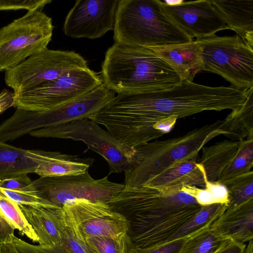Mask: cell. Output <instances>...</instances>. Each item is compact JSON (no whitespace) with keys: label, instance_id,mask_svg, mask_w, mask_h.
<instances>
[{"label":"cell","instance_id":"39","mask_svg":"<svg viewBox=\"0 0 253 253\" xmlns=\"http://www.w3.org/2000/svg\"><path fill=\"white\" fill-rule=\"evenodd\" d=\"M14 93L7 89L2 90L0 93V114L6 109L13 106Z\"/></svg>","mask_w":253,"mask_h":253},{"label":"cell","instance_id":"6","mask_svg":"<svg viewBox=\"0 0 253 253\" xmlns=\"http://www.w3.org/2000/svg\"><path fill=\"white\" fill-rule=\"evenodd\" d=\"M115 96L103 84L88 93L53 109L33 111L17 108L0 125V141H12L33 130L55 126L88 118Z\"/></svg>","mask_w":253,"mask_h":253},{"label":"cell","instance_id":"43","mask_svg":"<svg viewBox=\"0 0 253 253\" xmlns=\"http://www.w3.org/2000/svg\"><path fill=\"white\" fill-rule=\"evenodd\" d=\"M3 244L0 242V253H1V248Z\"/></svg>","mask_w":253,"mask_h":253},{"label":"cell","instance_id":"42","mask_svg":"<svg viewBox=\"0 0 253 253\" xmlns=\"http://www.w3.org/2000/svg\"><path fill=\"white\" fill-rule=\"evenodd\" d=\"M244 253H253V240L249 241L248 245H246Z\"/></svg>","mask_w":253,"mask_h":253},{"label":"cell","instance_id":"40","mask_svg":"<svg viewBox=\"0 0 253 253\" xmlns=\"http://www.w3.org/2000/svg\"><path fill=\"white\" fill-rule=\"evenodd\" d=\"M246 246L245 243L230 241L216 253H244Z\"/></svg>","mask_w":253,"mask_h":253},{"label":"cell","instance_id":"7","mask_svg":"<svg viewBox=\"0 0 253 253\" xmlns=\"http://www.w3.org/2000/svg\"><path fill=\"white\" fill-rule=\"evenodd\" d=\"M201 48L203 71L218 74L238 89L253 87V46L237 35L196 40Z\"/></svg>","mask_w":253,"mask_h":253},{"label":"cell","instance_id":"27","mask_svg":"<svg viewBox=\"0 0 253 253\" xmlns=\"http://www.w3.org/2000/svg\"><path fill=\"white\" fill-rule=\"evenodd\" d=\"M225 186L228 192L226 208L237 206L253 199V171L218 182Z\"/></svg>","mask_w":253,"mask_h":253},{"label":"cell","instance_id":"9","mask_svg":"<svg viewBox=\"0 0 253 253\" xmlns=\"http://www.w3.org/2000/svg\"><path fill=\"white\" fill-rule=\"evenodd\" d=\"M29 134L37 137L82 141L88 149L99 154L107 161L109 174L122 172L129 169L135 151V149L121 144L107 130L88 118L33 130Z\"/></svg>","mask_w":253,"mask_h":253},{"label":"cell","instance_id":"26","mask_svg":"<svg viewBox=\"0 0 253 253\" xmlns=\"http://www.w3.org/2000/svg\"><path fill=\"white\" fill-rule=\"evenodd\" d=\"M226 208L225 204L202 206L200 210L170 239L169 242L186 238L204 228L211 226Z\"/></svg>","mask_w":253,"mask_h":253},{"label":"cell","instance_id":"31","mask_svg":"<svg viewBox=\"0 0 253 253\" xmlns=\"http://www.w3.org/2000/svg\"><path fill=\"white\" fill-rule=\"evenodd\" d=\"M182 191L195 198L201 206L228 203V192L225 186L217 181H207L204 188L186 186Z\"/></svg>","mask_w":253,"mask_h":253},{"label":"cell","instance_id":"10","mask_svg":"<svg viewBox=\"0 0 253 253\" xmlns=\"http://www.w3.org/2000/svg\"><path fill=\"white\" fill-rule=\"evenodd\" d=\"M103 84L101 76L89 67L14 93L13 107L33 111H46L82 96Z\"/></svg>","mask_w":253,"mask_h":253},{"label":"cell","instance_id":"25","mask_svg":"<svg viewBox=\"0 0 253 253\" xmlns=\"http://www.w3.org/2000/svg\"><path fill=\"white\" fill-rule=\"evenodd\" d=\"M230 241L209 226L186 238L179 253H216Z\"/></svg>","mask_w":253,"mask_h":253},{"label":"cell","instance_id":"23","mask_svg":"<svg viewBox=\"0 0 253 253\" xmlns=\"http://www.w3.org/2000/svg\"><path fill=\"white\" fill-rule=\"evenodd\" d=\"M93 162L91 158L53 152L49 158L38 166L35 173L40 177L78 174L88 170Z\"/></svg>","mask_w":253,"mask_h":253},{"label":"cell","instance_id":"30","mask_svg":"<svg viewBox=\"0 0 253 253\" xmlns=\"http://www.w3.org/2000/svg\"><path fill=\"white\" fill-rule=\"evenodd\" d=\"M240 141V148L236 157L222 172L217 182L253 170V139H246Z\"/></svg>","mask_w":253,"mask_h":253},{"label":"cell","instance_id":"32","mask_svg":"<svg viewBox=\"0 0 253 253\" xmlns=\"http://www.w3.org/2000/svg\"><path fill=\"white\" fill-rule=\"evenodd\" d=\"M10 199L18 205L36 206H56L38 196L34 191H31L30 186L27 190H11L0 188Z\"/></svg>","mask_w":253,"mask_h":253},{"label":"cell","instance_id":"4","mask_svg":"<svg viewBox=\"0 0 253 253\" xmlns=\"http://www.w3.org/2000/svg\"><path fill=\"white\" fill-rule=\"evenodd\" d=\"M222 126L223 120H217L181 136L156 140L135 148L130 166L124 171L125 187L143 186L176 164L196 161L205 144L218 135H225Z\"/></svg>","mask_w":253,"mask_h":253},{"label":"cell","instance_id":"36","mask_svg":"<svg viewBox=\"0 0 253 253\" xmlns=\"http://www.w3.org/2000/svg\"><path fill=\"white\" fill-rule=\"evenodd\" d=\"M32 180L28 174L21 175L0 180V188L11 190H27Z\"/></svg>","mask_w":253,"mask_h":253},{"label":"cell","instance_id":"34","mask_svg":"<svg viewBox=\"0 0 253 253\" xmlns=\"http://www.w3.org/2000/svg\"><path fill=\"white\" fill-rule=\"evenodd\" d=\"M65 220L66 227L64 235L63 243L69 251L72 253H92L85 242L77 235L65 217Z\"/></svg>","mask_w":253,"mask_h":253},{"label":"cell","instance_id":"14","mask_svg":"<svg viewBox=\"0 0 253 253\" xmlns=\"http://www.w3.org/2000/svg\"><path fill=\"white\" fill-rule=\"evenodd\" d=\"M119 0H78L67 14L64 34L71 38L94 40L114 29Z\"/></svg>","mask_w":253,"mask_h":253},{"label":"cell","instance_id":"1","mask_svg":"<svg viewBox=\"0 0 253 253\" xmlns=\"http://www.w3.org/2000/svg\"><path fill=\"white\" fill-rule=\"evenodd\" d=\"M249 92L232 85L211 87L181 81L167 89L118 94L92 119L119 142L135 149L165 135L164 119L234 110L242 106Z\"/></svg>","mask_w":253,"mask_h":253},{"label":"cell","instance_id":"5","mask_svg":"<svg viewBox=\"0 0 253 253\" xmlns=\"http://www.w3.org/2000/svg\"><path fill=\"white\" fill-rule=\"evenodd\" d=\"M115 43L148 48L190 42L164 12L159 0H119Z\"/></svg>","mask_w":253,"mask_h":253},{"label":"cell","instance_id":"18","mask_svg":"<svg viewBox=\"0 0 253 253\" xmlns=\"http://www.w3.org/2000/svg\"><path fill=\"white\" fill-rule=\"evenodd\" d=\"M150 49L172 68L181 81L193 82L196 75L203 71L201 48L196 40Z\"/></svg>","mask_w":253,"mask_h":253},{"label":"cell","instance_id":"38","mask_svg":"<svg viewBox=\"0 0 253 253\" xmlns=\"http://www.w3.org/2000/svg\"><path fill=\"white\" fill-rule=\"evenodd\" d=\"M14 229L0 213V242L2 244L12 243L15 236Z\"/></svg>","mask_w":253,"mask_h":253},{"label":"cell","instance_id":"21","mask_svg":"<svg viewBox=\"0 0 253 253\" xmlns=\"http://www.w3.org/2000/svg\"><path fill=\"white\" fill-rule=\"evenodd\" d=\"M211 2L223 19L226 29L235 31L253 46V0Z\"/></svg>","mask_w":253,"mask_h":253},{"label":"cell","instance_id":"19","mask_svg":"<svg viewBox=\"0 0 253 253\" xmlns=\"http://www.w3.org/2000/svg\"><path fill=\"white\" fill-rule=\"evenodd\" d=\"M220 236L244 243L253 239V199L227 209L211 225Z\"/></svg>","mask_w":253,"mask_h":253},{"label":"cell","instance_id":"12","mask_svg":"<svg viewBox=\"0 0 253 253\" xmlns=\"http://www.w3.org/2000/svg\"><path fill=\"white\" fill-rule=\"evenodd\" d=\"M88 67L87 61L74 51L47 48L6 70L4 80L17 93Z\"/></svg>","mask_w":253,"mask_h":253},{"label":"cell","instance_id":"8","mask_svg":"<svg viewBox=\"0 0 253 253\" xmlns=\"http://www.w3.org/2000/svg\"><path fill=\"white\" fill-rule=\"evenodd\" d=\"M53 28L51 17L33 9L0 29V72L47 48Z\"/></svg>","mask_w":253,"mask_h":253},{"label":"cell","instance_id":"33","mask_svg":"<svg viewBox=\"0 0 253 253\" xmlns=\"http://www.w3.org/2000/svg\"><path fill=\"white\" fill-rule=\"evenodd\" d=\"M12 244L20 253H72L64 243L52 247L34 245L14 236Z\"/></svg>","mask_w":253,"mask_h":253},{"label":"cell","instance_id":"29","mask_svg":"<svg viewBox=\"0 0 253 253\" xmlns=\"http://www.w3.org/2000/svg\"><path fill=\"white\" fill-rule=\"evenodd\" d=\"M85 242L92 253H131L132 245L128 233L115 236H93Z\"/></svg>","mask_w":253,"mask_h":253},{"label":"cell","instance_id":"2","mask_svg":"<svg viewBox=\"0 0 253 253\" xmlns=\"http://www.w3.org/2000/svg\"><path fill=\"white\" fill-rule=\"evenodd\" d=\"M107 204L128 220L133 249L141 251L169 242L202 207L182 190L168 195L146 186L125 187Z\"/></svg>","mask_w":253,"mask_h":253},{"label":"cell","instance_id":"28","mask_svg":"<svg viewBox=\"0 0 253 253\" xmlns=\"http://www.w3.org/2000/svg\"><path fill=\"white\" fill-rule=\"evenodd\" d=\"M0 213L20 234L34 242H39L32 227L28 222L18 204L8 198L0 189Z\"/></svg>","mask_w":253,"mask_h":253},{"label":"cell","instance_id":"35","mask_svg":"<svg viewBox=\"0 0 253 253\" xmlns=\"http://www.w3.org/2000/svg\"><path fill=\"white\" fill-rule=\"evenodd\" d=\"M51 0H0V11L33 9L42 10Z\"/></svg>","mask_w":253,"mask_h":253},{"label":"cell","instance_id":"16","mask_svg":"<svg viewBox=\"0 0 253 253\" xmlns=\"http://www.w3.org/2000/svg\"><path fill=\"white\" fill-rule=\"evenodd\" d=\"M18 205L37 235L39 245L52 247L63 243L66 224L62 208Z\"/></svg>","mask_w":253,"mask_h":253},{"label":"cell","instance_id":"13","mask_svg":"<svg viewBox=\"0 0 253 253\" xmlns=\"http://www.w3.org/2000/svg\"><path fill=\"white\" fill-rule=\"evenodd\" d=\"M65 217L83 241L93 236H115L128 233L129 222L106 203L76 200L62 207Z\"/></svg>","mask_w":253,"mask_h":253},{"label":"cell","instance_id":"15","mask_svg":"<svg viewBox=\"0 0 253 253\" xmlns=\"http://www.w3.org/2000/svg\"><path fill=\"white\" fill-rule=\"evenodd\" d=\"M159 2L167 16L192 40L210 37L226 29L225 23L211 0Z\"/></svg>","mask_w":253,"mask_h":253},{"label":"cell","instance_id":"17","mask_svg":"<svg viewBox=\"0 0 253 253\" xmlns=\"http://www.w3.org/2000/svg\"><path fill=\"white\" fill-rule=\"evenodd\" d=\"M207 180L203 167L196 161H186L167 169L145 185L166 194H173L186 186L204 188Z\"/></svg>","mask_w":253,"mask_h":253},{"label":"cell","instance_id":"37","mask_svg":"<svg viewBox=\"0 0 253 253\" xmlns=\"http://www.w3.org/2000/svg\"><path fill=\"white\" fill-rule=\"evenodd\" d=\"M185 239H178L158 247L147 250L141 251L132 249L131 253H179Z\"/></svg>","mask_w":253,"mask_h":253},{"label":"cell","instance_id":"20","mask_svg":"<svg viewBox=\"0 0 253 253\" xmlns=\"http://www.w3.org/2000/svg\"><path fill=\"white\" fill-rule=\"evenodd\" d=\"M53 153L25 150L0 141V180L35 172Z\"/></svg>","mask_w":253,"mask_h":253},{"label":"cell","instance_id":"22","mask_svg":"<svg viewBox=\"0 0 253 253\" xmlns=\"http://www.w3.org/2000/svg\"><path fill=\"white\" fill-rule=\"evenodd\" d=\"M240 141L225 140L209 147H203L197 163L201 166L209 182H215L236 157Z\"/></svg>","mask_w":253,"mask_h":253},{"label":"cell","instance_id":"11","mask_svg":"<svg viewBox=\"0 0 253 253\" xmlns=\"http://www.w3.org/2000/svg\"><path fill=\"white\" fill-rule=\"evenodd\" d=\"M125 187L124 184L110 181L108 176L94 179L88 170L78 174L40 177L30 185L40 197L61 208L79 199L107 204Z\"/></svg>","mask_w":253,"mask_h":253},{"label":"cell","instance_id":"41","mask_svg":"<svg viewBox=\"0 0 253 253\" xmlns=\"http://www.w3.org/2000/svg\"><path fill=\"white\" fill-rule=\"evenodd\" d=\"M1 253H20L14 245L11 244H3Z\"/></svg>","mask_w":253,"mask_h":253},{"label":"cell","instance_id":"24","mask_svg":"<svg viewBox=\"0 0 253 253\" xmlns=\"http://www.w3.org/2000/svg\"><path fill=\"white\" fill-rule=\"evenodd\" d=\"M222 129L225 136L236 141L253 139V87L242 106L232 110L223 120Z\"/></svg>","mask_w":253,"mask_h":253},{"label":"cell","instance_id":"3","mask_svg":"<svg viewBox=\"0 0 253 253\" xmlns=\"http://www.w3.org/2000/svg\"><path fill=\"white\" fill-rule=\"evenodd\" d=\"M103 84L118 94L167 89L181 80L172 68L150 48L114 43L101 65Z\"/></svg>","mask_w":253,"mask_h":253}]
</instances>
